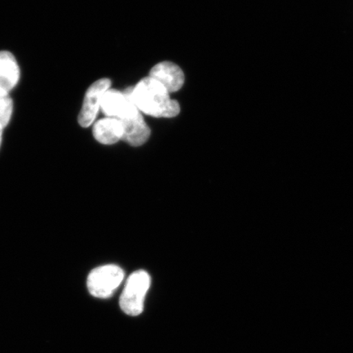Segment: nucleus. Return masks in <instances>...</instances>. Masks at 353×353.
Masks as SVG:
<instances>
[{"label": "nucleus", "instance_id": "nucleus-4", "mask_svg": "<svg viewBox=\"0 0 353 353\" xmlns=\"http://www.w3.org/2000/svg\"><path fill=\"white\" fill-rule=\"evenodd\" d=\"M126 92L129 94L128 90ZM117 120L121 121L123 126L122 140L134 147H139L147 142L151 130L143 120L140 110L132 103L130 97L125 110Z\"/></svg>", "mask_w": 353, "mask_h": 353}, {"label": "nucleus", "instance_id": "nucleus-1", "mask_svg": "<svg viewBox=\"0 0 353 353\" xmlns=\"http://www.w3.org/2000/svg\"><path fill=\"white\" fill-rule=\"evenodd\" d=\"M128 92L137 108L148 116L171 118L180 112L178 101L172 100L166 88L150 77Z\"/></svg>", "mask_w": 353, "mask_h": 353}, {"label": "nucleus", "instance_id": "nucleus-11", "mask_svg": "<svg viewBox=\"0 0 353 353\" xmlns=\"http://www.w3.org/2000/svg\"><path fill=\"white\" fill-rule=\"evenodd\" d=\"M3 129V127L1 125H0V145H1L2 143Z\"/></svg>", "mask_w": 353, "mask_h": 353}, {"label": "nucleus", "instance_id": "nucleus-7", "mask_svg": "<svg viewBox=\"0 0 353 353\" xmlns=\"http://www.w3.org/2000/svg\"><path fill=\"white\" fill-rule=\"evenodd\" d=\"M92 134L101 144L112 145L122 140L123 126L117 119L107 117L95 123Z\"/></svg>", "mask_w": 353, "mask_h": 353}, {"label": "nucleus", "instance_id": "nucleus-8", "mask_svg": "<svg viewBox=\"0 0 353 353\" xmlns=\"http://www.w3.org/2000/svg\"><path fill=\"white\" fill-rule=\"evenodd\" d=\"M20 70L10 52H0V88L10 92L19 81Z\"/></svg>", "mask_w": 353, "mask_h": 353}, {"label": "nucleus", "instance_id": "nucleus-3", "mask_svg": "<svg viewBox=\"0 0 353 353\" xmlns=\"http://www.w3.org/2000/svg\"><path fill=\"white\" fill-rule=\"evenodd\" d=\"M125 273L117 265H105L94 269L88 276V290L92 296L108 299L121 285Z\"/></svg>", "mask_w": 353, "mask_h": 353}, {"label": "nucleus", "instance_id": "nucleus-5", "mask_svg": "<svg viewBox=\"0 0 353 353\" xmlns=\"http://www.w3.org/2000/svg\"><path fill=\"white\" fill-rule=\"evenodd\" d=\"M108 79H101L88 88L79 116V123L83 128L90 127L94 121L100 108L101 100L110 86Z\"/></svg>", "mask_w": 353, "mask_h": 353}, {"label": "nucleus", "instance_id": "nucleus-10", "mask_svg": "<svg viewBox=\"0 0 353 353\" xmlns=\"http://www.w3.org/2000/svg\"><path fill=\"white\" fill-rule=\"evenodd\" d=\"M12 100L8 92L0 88V125L3 128L10 123L12 114Z\"/></svg>", "mask_w": 353, "mask_h": 353}, {"label": "nucleus", "instance_id": "nucleus-9", "mask_svg": "<svg viewBox=\"0 0 353 353\" xmlns=\"http://www.w3.org/2000/svg\"><path fill=\"white\" fill-rule=\"evenodd\" d=\"M129 100L126 91L122 92L109 88L101 98L100 107L107 117L118 119L125 110Z\"/></svg>", "mask_w": 353, "mask_h": 353}, {"label": "nucleus", "instance_id": "nucleus-2", "mask_svg": "<svg viewBox=\"0 0 353 353\" xmlns=\"http://www.w3.org/2000/svg\"><path fill=\"white\" fill-rule=\"evenodd\" d=\"M151 285V278L147 272L137 271L127 280L120 299V306L127 315L135 316L143 311V303Z\"/></svg>", "mask_w": 353, "mask_h": 353}, {"label": "nucleus", "instance_id": "nucleus-6", "mask_svg": "<svg viewBox=\"0 0 353 353\" xmlns=\"http://www.w3.org/2000/svg\"><path fill=\"white\" fill-rule=\"evenodd\" d=\"M150 77L160 83L169 92L179 91L185 81L182 69L170 61H163L154 65L150 72Z\"/></svg>", "mask_w": 353, "mask_h": 353}]
</instances>
